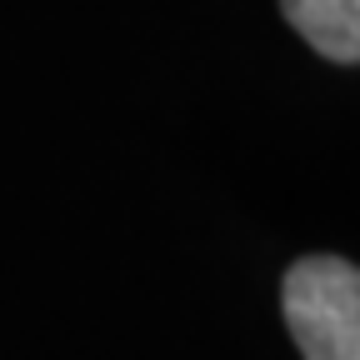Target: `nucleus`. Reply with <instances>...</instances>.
<instances>
[{"mask_svg":"<svg viewBox=\"0 0 360 360\" xmlns=\"http://www.w3.org/2000/svg\"><path fill=\"white\" fill-rule=\"evenodd\" d=\"M285 326L305 360H360V276L340 255H305L285 270Z\"/></svg>","mask_w":360,"mask_h":360,"instance_id":"obj_1","label":"nucleus"},{"mask_svg":"<svg viewBox=\"0 0 360 360\" xmlns=\"http://www.w3.org/2000/svg\"><path fill=\"white\" fill-rule=\"evenodd\" d=\"M281 11L326 60H360V0H281Z\"/></svg>","mask_w":360,"mask_h":360,"instance_id":"obj_2","label":"nucleus"}]
</instances>
